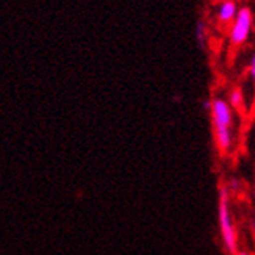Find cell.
<instances>
[{
    "instance_id": "7",
    "label": "cell",
    "mask_w": 255,
    "mask_h": 255,
    "mask_svg": "<svg viewBox=\"0 0 255 255\" xmlns=\"http://www.w3.org/2000/svg\"><path fill=\"white\" fill-rule=\"evenodd\" d=\"M249 75H251V80L255 86V55L251 58V64H249Z\"/></svg>"
},
{
    "instance_id": "3",
    "label": "cell",
    "mask_w": 255,
    "mask_h": 255,
    "mask_svg": "<svg viewBox=\"0 0 255 255\" xmlns=\"http://www.w3.org/2000/svg\"><path fill=\"white\" fill-rule=\"evenodd\" d=\"M252 25H254V14L252 9L249 6H243L240 8L238 14L232 24L230 30H229V42L234 49L241 47L245 44L252 31Z\"/></svg>"
},
{
    "instance_id": "6",
    "label": "cell",
    "mask_w": 255,
    "mask_h": 255,
    "mask_svg": "<svg viewBox=\"0 0 255 255\" xmlns=\"http://www.w3.org/2000/svg\"><path fill=\"white\" fill-rule=\"evenodd\" d=\"M196 39L199 47L204 49L205 47V41H207V25L204 20H199L196 25Z\"/></svg>"
},
{
    "instance_id": "2",
    "label": "cell",
    "mask_w": 255,
    "mask_h": 255,
    "mask_svg": "<svg viewBox=\"0 0 255 255\" xmlns=\"http://www.w3.org/2000/svg\"><path fill=\"white\" fill-rule=\"evenodd\" d=\"M218 223L221 238L230 255H234L238 251V234L234 224V216L230 210V191L227 185L219 186L218 194Z\"/></svg>"
},
{
    "instance_id": "1",
    "label": "cell",
    "mask_w": 255,
    "mask_h": 255,
    "mask_svg": "<svg viewBox=\"0 0 255 255\" xmlns=\"http://www.w3.org/2000/svg\"><path fill=\"white\" fill-rule=\"evenodd\" d=\"M210 118H212L213 135L216 149L221 153H227L234 144V119L235 112L227 101L221 97L212 99V107H210Z\"/></svg>"
},
{
    "instance_id": "5",
    "label": "cell",
    "mask_w": 255,
    "mask_h": 255,
    "mask_svg": "<svg viewBox=\"0 0 255 255\" xmlns=\"http://www.w3.org/2000/svg\"><path fill=\"white\" fill-rule=\"evenodd\" d=\"M229 104L234 108V112H238L240 115L246 113V99H245V93L240 86L232 88L229 93Z\"/></svg>"
},
{
    "instance_id": "9",
    "label": "cell",
    "mask_w": 255,
    "mask_h": 255,
    "mask_svg": "<svg viewBox=\"0 0 255 255\" xmlns=\"http://www.w3.org/2000/svg\"><path fill=\"white\" fill-rule=\"evenodd\" d=\"M234 255H249V254H248V252H245V251H237Z\"/></svg>"
},
{
    "instance_id": "4",
    "label": "cell",
    "mask_w": 255,
    "mask_h": 255,
    "mask_svg": "<svg viewBox=\"0 0 255 255\" xmlns=\"http://www.w3.org/2000/svg\"><path fill=\"white\" fill-rule=\"evenodd\" d=\"M238 3L237 0H223L216 9V22L219 24V27H229L230 24H234V20L238 14Z\"/></svg>"
},
{
    "instance_id": "8",
    "label": "cell",
    "mask_w": 255,
    "mask_h": 255,
    "mask_svg": "<svg viewBox=\"0 0 255 255\" xmlns=\"http://www.w3.org/2000/svg\"><path fill=\"white\" fill-rule=\"evenodd\" d=\"M227 188H229V191H230V193H232V191H238V190H240V182H238L237 179H232V180H229Z\"/></svg>"
}]
</instances>
